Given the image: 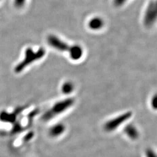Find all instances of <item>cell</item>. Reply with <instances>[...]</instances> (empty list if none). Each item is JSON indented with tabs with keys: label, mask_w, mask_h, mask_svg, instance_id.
Instances as JSON below:
<instances>
[{
	"label": "cell",
	"mask_w": 157,
	"mask_h": 157,
	"mask_svg": "<svg viewBox=\"0 0 157 157\" xmlns=\"http://www.w3.org/2000/svg\"><path fill=\"white\" fill-rule=\"evenodd\" d=\"M69 54L71 58L73 60H78L83 56V49L79 45H73L72 50L69 53Z\"/></svg>",
	"instance_id": "8"
},
{
	"label": "cell",
	"mask_w": 157,
	"mask_h": 157,
	"mask_svg": "<svg viewBox=\"0 0 157 157\" xmlns=\"http://www.w3.org/2000/svg\"><path fill=\"white\" fill-rule=\"evenodd\" d=\"M132 116V112L130 111L125 112L117 117L108 121L104 125V129L107 132L113 131L131 118Z\"/></svg>",
	"instance_id": "2"
},
{
	"label": "cell",
	"mask_w": 157,
	"mask_h": 157,
	"mask_svg": "<svg viewBox=\"0 0 157 157\" xmlns=\"http://www.w3.org/2000/svg\"><path fill=\"white\" fill-rule=\"evenodd\" d=\"M146 157H157L155 154L151 149H147L146 151Z\"/></svg>",
	"instance_id": "10"
},
{
	"label": "cell",
	"mask_w": 157,
	"mask_h": 157,
	"mask_svg": "<svg viewBox=\"0 0 157 157\" xmlns=\"http://www.w3.org/2000/svg\"><path fill=\"white\" fill-rule=\"evenodd\" d=\"M103 20L99 17H95L91 19L89 23V27L91 30H97L102 28L104 26Z\"/></svg>",
	"instance_id": "6"
},
{
	"label": "cell",
	"mask_w": 157,
	"mask_h": 157,
	"mask_svg": "<svg viewBox=\"0 0 157 157\" xmlns=\"http://www.w3.org/2000/svg\"><path fill=\"white\" fill-rule=\"evenodd\" d=\"M124 132L125 134L132 140H136L137 139H138L139 136L137 129H136L134 125L132 124L127 125L124 129Z\"/></svg>",
	"instance_id": "5"
},
{
	"label": "cell",
	"mask_w": 157,
	"mask_h": 157,
	"mask_svg": "<svg viewBox=\"0 0 157 157\" xmlns=\"http://www.w3.org/2000/svg\"><path fill=\"white\" fill-rule=\"evenodd\" d=\"M65 130V126L62 124H56L54 125L50 130V135L52 137H57L62 133Z\"/></svg>",
	"instance_id": "7"
},
{
	"label": "cell",
	"mask_w": 157,
	"mask_h": 157,
	"mask_svg": "<svg viewBox=\"0 0 157 157\" xmlns=\"http://www.w3.org/2000/svg\"><path fill=\"white\" fill-rule=\"evenodd\" d=\"M47 41L51 47L60 51H65L70 53L72 48V46L68 45L67 43L54 35H50L47 38Z\"/></svg>",
	"instance_id": "4"
},
{
	"label": "cell",
	"mask_w": 157,
	"mask_h": 157,
	"mask_svg": "<svg viewBox=\"0 0 157 157\" xmlns=\"http://www.w3.org/2000/svg\"><path fill=\"white\" fill-rule=\"evenodd\" d=\"M157 17V3L152 1L150 2L145 12L144 23L147 27H150L155 22Z\"/></svg>",
	"instance_id": "3"
},
{
	"label": "cell",
	"mask_w": 157,
	"mask_h": 157,
	"mask_svg": "<svg viewBox=\"0 0 157 157\" xmlns=\"http://www.w3.org/2000/svg\"><path fill=\"white\" fill-rule=\"evenodd\" d=\"M74 102V99L70 98L56 102L44 114L43 117V119L45 121H49L52 118L56 117V115L65 111L73 105Z\"/></svg>",
	"instance_id": "1"
},
{
	"label": "cell",
	"mask_w": 157,
	"mask_h": 157,
	"mask_svg": "<svg viewBox=\"0 0 157 157\" xmlns=\"http://www.w3.org/2000/svg\"><path fill=\"white\" fill-rule=\"evenodd\" d=\"M73 89H74L73 84L70 82H67L63 84L61 90L63 94H69L72 92Z\"/></svg>",
	"instance_id": "9"
},
{
	"label": "cell",
	"mask_w": 157,
	"mask_h": 157,
	"mask_svg": "<svg viewBox=\"0 0 157 157\" xmlns=\"http://www.w3.org/2000/svg\"><path fill=\"white\" fill-rule=\"evenodd\" d=\"M127 1L128 0H114L113 4L117 6H123Z\"/></svg>",
	"instance_id": "11"
},
{
	"label": "cell",
	"mask_w": 157,
	"mask_h": 157,
	"mask_svg": "<svg viewBox=\"0 0 157 157\" xmlns=\"http://www.w3.org/2000/svg\"><path fill=\"white\" fill-rule=\"evenodd\" d=\"M152 107L154 109H157V95H154L152 98L151 101Z\"/></svg>",
	"instance_id": "12"
}]
</instances>
